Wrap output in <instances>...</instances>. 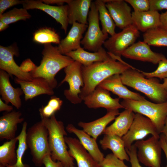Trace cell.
Returning a JSON list of instances; mask_svg holds the SVG:
<instances>
[{
	"instance_id": "cell-32",
	"label": "cell",
	"mask_w": 167,
	"mask_h": 167,
	"mask_svg": "<svg viewBox=\"0 0 167 167\" xmlns=\"http://www.w3.org/2000/svg\"><path fill=\"white\" fill-rule=\"evenodd\" d=\"M18 141L15 138L4 143L0 146V164L12 165L17 161L16 144Z\"/></svg>"
},
{
	"instance_id": "cell-34",
	"label": "cell",
	"mask_w": 167,
	"mask_h": 167,
	"mask_svg": "<svg viewBox=\"0 0 167 167\" xmlns=\"http://www.w3.org/2000/svg\"><path fill=\"white\" fill-rule=\"evenodd\" d=\"M33 41L36 43L41 44L54 43L59 44L60 37L54 29L49 28L39 29L33 34Z\"/></svg>"
},
{
	"instance_id": "cell-19",
	"label": "cell",
	"mask_w": 167,
	"mask_h": 167,
	"mask_svg": "<svg viewBox=\"0 0 167 167\" xmlns=\"http://www.w3.org/2000/svg\"><path fill=\"white\" fill-rule=\"evenodd\" d=\"M88 27V25L74 22L67 35L57 46L60 53L65 55L80 47L83 34Z\"/></svg>"
},
{
	"instance_id": "cell-8",
	"label": "cell",
	"mask_w": 167,
	"mask_h": 167,
	"mask_svg": "<svg viewBox=\"0 0 167 167\" xmlns=\"http://www.w3.org/2000/svg\"><path fill=\"white\" fill-rule=\"evenodd\" d=\"M139 36V31L132 24L109 37L103 45L112 58L119 61L123 53L135 43Z\"/></svg>"
},
{
	"instance_id": "cell-3",
	"label": "cell",
	"mask_w": 167,
	"mask_h": 167,
	"mask_svg": "<svg viewBox=\"0 0 167 167\" xmlns=\"http://www.w3.org/2000/svg\"><path fill=\"white\" fill-rule=\"evenodd\" d=\"M48 132V143L53 160L61 162L65 167L74 166V159L69 153L65 140L67 134L63 122L54 114L49 118H41Z\"/></svg>"
},
{
	"instance_id": "cell-50",
	"label": "cell",
	"mask_w": 167,
	"mask_h": 167,
	"mask_svg": "<svg viewBox=\"0 0 167 167\" xmlns=\"http://www.w3.org/2000/svg\"><path fill=\"white\" fill-rule=\"evenodd\" d=\"M9 25L0 21V31L2 32L7 28Z\"/></svg>"
},
{
	"instance_id": "cell-6",
	"label": "cell",
	"mask_w": 167,
	"mask_h": 167,
	"mask_svg": "<svg viewBox=\"0 0 167 167\" xmlns=\"http://www.w3.org/2000/svg\"><path fill=\"white\" fill-rule=\"evenodd\" d=\"M120 103L124 109H130L149 118L161 134L167 118V101L158 103L146 100L142 101L123 100Z\"/></svg>"
},
{
	"instance_id": "cell-48",
	"label": "cell",
	"mask_w": 167,
	"mask_h": 167,
	"mask_svg": "<svg viewBox=\"0 0 167 167\" xmlns=\"http://www.w3.org/2000/svg\"><path fill=\"white\" fill-rule=\"evenodd\" d=\"M44 3L50 5L56 4L59 6L63 5L64 3H66L67 0H42Z\"/></svg>"
},
{
	"instance_id": "cell-42",
	"label": "cell",
	"mask_w": 167,
	"mask_h": 167,
	"mask_svg": "<svg viewBox=\"0 0 167 167\" xmlns=\"http://www.w3.org/2000/svg\"><path fill=\"white\" fill-rule=\"evenodd\" d=\"M150 11L167 9V0H149Z\"/></svg>"
},
{
	"instance_id": "cell-1",
	"label": "cell",
	"mask_w": 167,
	"mask_h": 167,
	"mask_svg": "<svg viewBox=\"0 0 167 167\" xmlns=\"http://www.w3.org/2000/svg\"><path fill=\"white\" fill-rule=\"evenodd\" d=\"M133 67L122 60L117 61L114 58L95 62L87 66H82L84 85L81 89L80 97L83 100L105 80L114 75L121 74Z\"/></svg>"
},
{
	"instance_id": "cell-9",
	"label": "cell",
	"mask_w": 167,
	"mask_h": 167,
	"mask_svg": "<svg viewBox=\"0 0 167 167\" xmlns=\"http://www.w3.org/2000/svg\"><path fill=\"white\" fill-rule=\"evenodd\" d=\"M82 65L79 62L74 61L64 69L65 75L61 84L66 82L69 85V88L64 92V94L69 101L76 104L81 103L82 100L79 96L81 89L84 85L82 71Z\"/></svg>"
},
{
	"instance_id": "cell-29",
	"label": "cell",
	"mask_w": 167,
	"mask_h": 167,
	"mask_svg": "<svg viewBox=\"0 0 167 167\" xmlns=\"http://www.w3.org/2000/svg\"><path fill=\"white\" fill-rule=\"evenodd\" d=\"M100 143L103 149H110L112 153L119 159L129 161L130 158L122 137L116 135H105L100 140Z\"/></svg>"
},
{
	"instance_id": "cell-11",
	"label": "cell",
	"mask_w": 167,
	"mask_h": 167,
	"mask_svg": "<svg viewBox=\"0 0 167 167\" xmlns=\"http://www.w3.org/2000/svg\"><path fill=\"white\" fill-rule=\"evenodd\" d=\"M159 139L152 136L146 140L135 142L139 162L149 167H161L162 149Z\"/></svg>"
},
{
	"instance_id": "cell-53",
	"label": "cell",
	"mask_w": 167,
	"mask_h": 167,
	"mask_svg": "<svg viewBox=\"0 0 167 167\" xmlns=\"http://www.w3.org/2000/svg\"><path fill=\"white\" fill-rule=\"evenodd\" d=\"M71 167H75L74 166H71Z\"/></svg>"
},
{
	"instance_id": "cell-47",
	"label": "cell",
	"mask_w": 167,
	"mask_h": 167,
	"mask_svg": "<svg viewBox=\"0 0 167 167\" xmlns=\"http://www.w3.org/2000/svg\"><path fill=\"white\" fill-rule=\"evenodd\" d=\"M159 141L162 150L164 152L166 157L167 164L165 167H167V144L165 141L163 135L162 134L160 135Z\"/></svg>"
},
{
	"instance_id": "cell-25",
	"label": "cell",
	"mask_w": 167,
	"mask_h": 167,
	"mask_svg": "<svg viewBox=\"0 0 167 167\" xmlns=\"http://www.w3.org/2000/svg\"><path fill=\"white\" fill-rule=\"evenodd\" d=\"M65 55L84 66H89L95 62H104L114 58L103 47L97 52H91L85 50L84 48L81 47L76 50L71 51Z\"/></svg>"
},
{
	"instance_id": "cell-15",
	"label": "cell",
	"mask_w": 167,
	"mask_h": 167,
	"mask_svg": "<svg viewBox=\"0 0 167 167\" xmlns=\"http://www.w3.org/2000/svg\"><path fill=\"white\" fill-rule=\"evenodd\" d=\"M115 25L123 29L132 24L131 7L123 0H103Z\"/></svg>"
},
{
	"instance_id": "cell-21",
	"label": "cell",
	"mask_w": 167,
	"mask_h": 167,
	"mask_svg": "<svg viewBox=\"0 0 167 167\" xmlns=\"http://www.w3.org/2000/svg\"><path fill=\"white\" fill-rule=\"evenodd\" d=\"M10 75L6 71L0 70V94L1 99L8 104L11 103L16 109L22 105L20 96L24 93L21 88H14L10 80Z\"/></svg>"
},
{
	"instance_id": "cell-44",
	"label": "cell",
	"mask_w": 167,
	"mask_h": 167,
	"mask_svg": "<svg viewBox=\"0 0 167 167\" xmlns=\"http://www.w3.org/2000/svg\"><path fill=\"white\" fill-rule=\"evenodd\" d=\"M42 162L45 167H65L60 161L53 160L50 154H48L44 157Z\"/></svg>"
},
{
	"instance_id": "cell-52",
	"label": "cell",
	"mask_w": 167,
	"mask_h": 167,
	"mask_svg": "<svg viewBox=\"0 0 167 167\" xmlns=\"http://www.w3.org/2000/svg\"><path fill=\"white\" fill-rule=\"evenodd\" d=\"M0 167H6V166L2 165L0 164Z\"/></svg>"
},
{
	"instance_id": "cell-10",
	"label": "cell",
	"mask_w": 167,
	"mask_h": 167,
	"mask_svg": "<svg viewBox=\"0 0 167 167\" xmlns=\"http://www.w3.org/2000/svg\"><path fill=\"white\" fill-rule=\"evenodd\" d=\"M149 134L160 138V134L153 122L142 114L135 113L129 130L122 137L125 148L129 149L134 142L143 140Z\"/></svg>"
},
{
	"instance_id": "cell-45",
	"label": "cell",
	"mask_w": 167,
	"mask_h": 167,
	"mask_svg": "<svg viewBox=\"0 0 167 167\" xmlns=\"http://www.w3.org/2000/svg\"><path fill=\"white\" fill-rule=\"evenodd\" d=\"M160 27L167 31V11L160 15Z\"/></svg>"
},
{
	"instance_id": "cell-36",
	"label": "cell",
	"mask_w": 167,
	"mask_h": 167,
	"mask_svg": "<svg viewBox=\"0 0 167 167\" xmlns=\"http://www.w3.org/2000/svg\"><path fill=\"white\" fill-rule=\"evenodd\" d=\"M63 103V101L59 98L52 96L47 104L39 109L41 118H48L55 114L57 111L60 110Z\"/></svg>"
},
{
	"instance_id": "cell-2",
	"label": "cell",
	"mask_w": 167,
	"mask_h": 167,
	"mask_svg": "<svg viewBox=\"0 0 167 167\" xmlns=\"http://www.w3.org/2000/svg\"><path fill=\"white\" fill-rule=\"evenodd\" d=\"M42 54V58L40 65L30 73L33 78H44L54 89L57 85L55 78L56 75L74 61L70 57L61 54L58 47L54 46L51 43L44 45Z\"/></svg>"
},
{
	"instance_id": "cell-49",
	"label": "cell",
	"mask_w": 167,
	"mask_h": 167,
	"mask_svg": "<svg viewBox=\"0 0 167 167\" xmlns=\"http://www.w3.org/2000/svg\"><path fill=\"white\" fill-rule=\"evenodd\" d=\"M161 134H162L163 135L165 141L167 144V118L165 120L164 127Z\"/></svg>"
},
{
	"instance_id": "cell-41",
	"label": "cell",
	"mask_w": 167,
	"mask_h": 167,
	"mask_svg": "<svg viewBox=\"0 0 167 167\" xmlns=\"http://www.w3.org/2000/svg\"><path fill=\"white\" fill-rule=\"evenodd\" d=\"M25 0H0V15L4 13V12L8 8L15 5L23 4Z\"/></svg>"
},
{
	"instance_id": "cell-40",
	"label": "cell",
	"mask_w": 167,
	"mask_h": 167,
	"mask_svg": "<svg viewBox=\"0 0 167 167\" xmlns=\"http://www.w3.org/2000/svg\"><path fill=\"white\" fill-rule=\"evenodd\" d=\"M129 158L131 167H142L140 164L137 156V148L135 144H133L129 149L126 148Z\"/></svg>"
},
{
	"instance_id": "cell-5",
	"label": "cell",
	"mask_w": 167,
	"mask_h": 167,
	"mask_svg": "<svg viewBox=\"0 0 167 167\" xmlns=\"http://www.w3.org/2000/svg\"><path fill=\"white\" fill-rule=\"evenodd\" d=\"M26 141L35 165L41 167L44 157L51 153L48 143V131L41 120L29 127L27 131Z\"/></svg>"
},
{
	"instance_id": "cell-38",
	"label": "cell",
	"mask_w": 167,
	"mask_h": 167,
	"mask_svg": "<svg viewBox=\"0 0 167 167\" xmlns=\"http://www.w3.org/2000/svg\"><path fill=\"white\" fill-rule=\"evenodd\" d=\"M99 165V167H128L123 161L119 159L112 153L107 154Z\"/></svg>"
},
{
	"instance_id": "cell-4",
	"label": "cell",
	"mask_w": 167,
	"mask_h": 167,
	"mask_svg": "<svg viewBox=\"0 0 167 167\" xmlns=\"http://www.w3.org/2000/svg\"><path fill=\"white\" fill-rule=\"evenodd\" d=\"M120 77L123 84L142 92L156 103L167 101V92L156 78H146L134 67L124 71Z\"/></svg>"
},
{
	"instance_id": "cell-28",
	"label": "cell",
	"mask_w": 167,
	"mask_h": 167,
	"mask_svg": "<svg viewBox=\"0 0 167 167\" xmlns=\"http://www.w3.org/2000/svg\"><path fill=\"white\" fill-rule=\"evenodd\" d=\"M135 113L127 109L119 113L114 122L106 127L102 133L104 135H116L122 137L127 132L134 119Z\"/></svg>"
},
{
	"instance_id": "cell-24",
	"label": "cell",
	"mask_w": 167,
	"mask_h": 167,
	"mask_svg": "<svg viewBox=\"0 0 167 167\" xmlns=\"http://www.w3.org/2000/svg\"><path fill=\"white\" fill-rule=\"evenodd\" d=\"M92 1L67 0L69 24L74 22L88 25V18Z\"/></svg>"
},
{
	"instance_id": "cell-17",
	"label": "cell",
	"mask_w": 167,
	"mask_h": 167,
	"mask_svg": "<svg viewBox=\"0 0 167 167\" xmlns=\"http://www.w3.org/2000/svg\"><path fill=\"white\" fill-rule=\"evenodd\" d=\"M15 82L19 84L23 91L26 101L32 99L42 94L52 96L54 89L47 80L42 77L33 78L30 81H25L15 78Z\"/></svg>"
},
{
	"instance_id": "cell-35",
	"label": "cell",
	"mask_w": 167,
	"mask_h": 167,
	"mask_svg": "<svg viewBox=\"0 0 167 167\" xmlns=\"http://www.w3.org/2000/svg\"><path fill=\"white\" fill-rule=\"evenodd\" d=\"M31 17V15L25 9L15 8L0 15V21L9 25L19 20H25Z\"/></svg>"
},
{
	"instance_id": "cell-16",
	"label": "cell",
	"mask_w": 167,
	"mask_h": 167,
	"mask_svg": "<svg viewBox=\"0 0 167 167\" xmlns=\"http://www.w3.org/2000/svg\"><path fill=\"white\" fill-rule=\"evenodd\" d=\"M125 58L154 64L166 58L162 54L153 51L150 46L143 41L135 43L128 48L122 54Z\"/></svg>"
},
{
	"instance_id": "cell-51",
	"label": "cell",
	"mask_w": 167,
	"mask_h": 167,
	"mask_svg": "<svg viewBox=\"0 0 167 167\" xmlns=\"http://www.w3.org/2000/svg\"><path fill=\"white\" fill-rule=\"evenodd\" d=\"M162 84L164 89L167 92V78L164 79V82Z\"/></svg>"
},
{
	"instance_id": "cell-46",
	"label": "cell",
	"mask_w": 167,
	"mask_h": 167,
	"mask_svg": "<svg viewBox=\"0 0 167 167\" xmlns=\"http://www.w3.org/2000/svg\"><path fill=\"white\" fill-rule=\"evenodd\" d=\"M13 110V107L12 106L8 105L4 102L1 98H0V112L5 111L7 112H10Z\"/></svg>"
},
{
	"instance_id": "cell-33",
	"label": "cell",
	"mask_w": 167,
	"mask_h": 167,
	"mask_svg": "<svg viewBox=\"0 0 167 167\" xmlns=\"http://www.w3.org/2000/svg\"><path fill=\"white\" fill-rule=\"evenodd\" d=\"M27 123L24 122L19 134L16 137L18 140L19 144L16 150L17 161L15 164L12 165H6V167H30L29 165L24 164L22 161L23 156L27 150L28 146L26 141V135Z\"/></svg>"
},
{
	"instance_id": "cell-43",
	"label": "cell",
	"mask_w": 167,
	"mask_h": 167,
	"mask_svg": "<svg viewBox=\"0 0 167 167\" xmlns=\"http://www.w3.org/2000/svg\"><path fill=\"white\" fill-rule=\"evenodd\" d=\"M22 71L27 73H30L36 67L35 64L29 58L24 61L19 66Z\"/></svg>"
},
{
	"instance_id": "cell-18",
	"label": "cell",
	"mask_w": 167,
	"mask_h": 167,
	"mask_svg": "<svg viewBox=\"0 0 167 167\" xmlns=\"http://www.w3.org/2000/svg\"><path fill=\"white\" fill-rule=\"evenodd\" d=\"M97 86L111 91L123 100L145 101V98L139 94L129 90L123 84L120 74L113 75L101 83Z\"/></svg>"
},
{
	"instance_id": "cell-37",
	"label": "cell",
	"mask_w": 167,
	"mask_h": 167,
	"mask_svg": "<svg viewBox=\"0 0 167 167\" xmlns=\"http://www.w3.org/2000/svg\"><path fill=\"white\" fill-rule=\"evenodd\" d=\"M156 69L151 72H147L140 71L147 78H159L161 79L167 78V59L166 58L160 61Z\"/></svg>"
},
{
	"instance_id": "cell-23",
	"label": "cell",
	"mask_w": 167,
	"mask_h": 167,
	"mask_svg": "<svg viewBox=\"0 0 167 167\" xmlns=\"http://www.w3.org/2000/svg\"><path fill=\"white\" fill-rule=\"evenodd\" d=\"M66 130L69 133H73L76 136L83 146L97 163H99L103 161L104 155L99 148L96 139L71 124L67 125Z\"/></svg>"
},
{
	"instance_id": "cell-12",
	"label": "cell",
	"mask_w": 167,
	"mask_h": 167,
	"mask_svg": "<svg viewBox=\"0 0 167 167\" xmlns=\"http://www.w3.org/2000/svg\"><path fill=\"white\" fill-rule=\"evenodd\" d=\"M19 52L16 46L14 45L7 47L0 46V69L6 72L12 77L25 81H30L33 78L30 73H25L15 62L14 57L18 56Z\"/></svg>"
},
{
	"instance_id": "cell-13",
	"label": "cell",
	"mask_w": 167,
	"mask_h": 167,
	"mask_svg": "<svg viewBox=\"0 0 167 167\" xmlns=\"http://www.w3.org/2000/svg\"><path fill=\"white\" fill-rule=\"evenodd\" d=\"M26 9H39L45 12L54 19L61 25L62 28L66 33L69 24L67 5L53 6L43 2L41 0H25L22 4Z\"/></svg>"
},
{
	"instance_id": "cell-14",
	"label": "cell",
	"mask_w": 167,
	"mask_h": 167,
	"mask_svg": "<svg viewBox=\"0 0 167 167\" xmlns=\"http://www.w3.org/2000/svg\"><path fill=\"white\" fill-rule=\"evenodd\" d=\"M119 98H113L109 91L97 86L92 92L84 98L83 101L89 108H103L109 110L124 109L119 102Z\"/></svg>"
},
{
	"instance_id": "cell-7",
	"label": "cell",
	"mask_w": 167,
	"mask_h": 167,
	"mask_svg": "<svg viewBox=\"0 0 167 167\" xmlns=\"http://www.w3.org/2000/svg\"><path fill=\"white\" fill-rule=\"evenodd\" d=\"M99 21L97 7L92 1L88 18L87 30L81 41L83 48L89 51H97L109 38L108 34L104 33L101 30Z\"/></svg>"
},
{
	"instance_id": "cell-22",
	"label": "cell",
	"mask_w": 167,
	"mask_h": 167,
	"mask_svg": "<svg viewBox=\"0 0 167 167\" xmlns=\"http://www.w3.org/2000/svg\"><path fill=\"white\" fill-rule=\"evenodd\" d=\"M19 111L6 112L0 117V140H10L16 137L17 126L24 121Z\"/></svg>"
},
{
	"instance_id": "cell-27",
	"label": "cell",
	"mask_w": 167,
	"mask_h": 167,
	"mask_svg": "<svg viewBox=\"0 0 167 167\" xmlns=\"http://www.w3.org/2000/svg\"><path fill=\"white\" fill-rule=\"evenodd\" d=\"M160 15L156 11H133L132 12V24L138 30L144 32L152 28L160 27Z\"/></svg>"
},
{
	"instance_id": "cell-31",
	"label": "cell",
	"mask_w": 167,
	"mask_h": 167,
	"mask_svg": "<svg viewBox=\"0 0 167 167\" xmlns=\"http://www.w3.org/2000/svg\"><path fill=\"white\" fill-rule=\"evenodd\" d=\"M143 37V41L149 46L167 47V31L160 27L144 32Z\"/></svg>"
},
{
	"instance_id": "cell-39",
	"label": "cell",
	"mask_w": 167,
	"mask_h": 167,
	"mask_svg": "<svg viewBox=\"0 0 167 167\" xmlns=\"http://www.w3.org/2000/svg\"><path fill=\"white\" fill-rule=\"evenodd\" d=\"M132 7L135 11L143 12L150 10L149 0H126Z\"/></svg>"
},
{
	"instance_id": "cell-30",
	"label": "cell",
	"mask_w": 167,
	"mask_h": 167,
	"mask_svg": "<svg viewBox=\"0 0 167 167\" xmlns=\"http://www.w3.org/2000/svg\"><path fill=\"white\" fill-rule=\"evenodd\" d=\"M94 2L99 13V19L102 26V31L105 34H109L111 36L114 35L115 24L105 6L103 0H96Z\"/></svg>"
},
{
	"instance_id": "cell-20",
	"label": "cell",
	"mask_w": 167,
	"mask_h": 167,
	"mask_svg": "<svg viewBox=\"0 0 167 167\" xmlns=\"http://www.w3.org/2000/svg\"><path fill=\"white\" fill-rule=\"evenodd\" d=\"M65 138L69 149V153L76 160L78 167H99V163L93 159L78 139L67 136H65Z\"/></svg>"
},
{
	"instance_id": "cell-26",
	"label": "cell",
	"mask_w": 167,
	"mask_h": 167,
	"mask_svg": "<svg viewBox=\"0 0 167 167\" xmlns=\"http://www.w3.org/2000/svg\"><path fill=\"white\" fill-rule=\"evenodd\" d=\"M119 113L118 109L107 110L105 115L95 121L88 122L80 121L78 124L88 134L96 139L102 134L106 126Z\"/></svg>"
}]
</instances>
